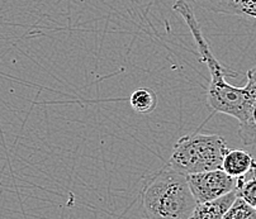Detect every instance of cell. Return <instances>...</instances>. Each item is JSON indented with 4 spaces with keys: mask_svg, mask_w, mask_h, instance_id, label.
Instances as JSON below:
<instances>
[{
    "mask_svg": "<svg viewBox=\"0 0 256 219\" xmlns=\"http://www.w3.org/2000/svg\"><path fill=\"white\" fill-rule=\"evenodd\" d=\"M172 8L186 20L202 57V62H204L210 70V82L207 90L208 106L214 113L234 116L238 123L245 122L256 100V90L248 84L244 88H237L227 82L226 78H237L238 75L216 58L192 6L186 0H176Z\"/></svg>",
    "mask_w": 256,
    "mask_h": 219,
    "instance_id": "1",
    "label": "cell"
},
{
    "mask_svg": "<svg viewBox=\"0 0 256 219\" xmlns=\"http://www.w3.org/2000/svg\"><path fill=\"white\" fill-rule=\"evenodd\" d=\"M140 199L144 219H189L196 206L188 176L168 164L142 178Z\"/></svg>",
    "mask_w": 256,
    "mask_h": 219,
    "instance_id": "2",
    "label": "cell"
},
{
    "mask_svg": "<svg viewBox=\"0 0 256 219\" xmlns=\"http://www.w3.org/2000/svg\"><path fill=\"white\" fill-rule=\"evenodd\" d=\"M228 150L222 136L194 133L184 136L175 144L166 164L186 176L218 170L222 168Z\"/></svg>",
    "mask_w": 256,
    "mask_h": 219,
    "instance_id": "3",
    "label": "cell"
},
{
    "mask_svg": "<svg viewBox=\"0 0 256 219\" xmlns=\"http://www.w3.org/2000/svg\"><path fill=\"white\" fill-rule=\"evenodd\" d=\"M188 182L196 204L214 200L236 189L237 178L222 168L188 175Z\"/></svg>",
    "mask_w": 256,
    "mask_h": 219,
    "instance_id": "4",
    "label": "cell"
},
{
    "mask_svg": "<svg viewBox=\"0 0 256 219\" xmlns=\"http://www.w3.org/2000/svg\"><path fill=\"white\" fill-rule=\"evenodd\" d=\"M199 6L213 13L256 19V0H194ZM248 78L256 80V65L248 71Z\"/></svg>",
    "mask_w": 256,
    "mask_h": 219,
    "instance_id": "5",
    "label": "cell"
},
{
    "mask_svg": "<svg viewBox=\"0 0 256 219\" xmlns=\"http://www.w3.org/2000/svg\"><path fill=\"white\" fill-rule=\"evenodd\" d=\"M222 170L232 178H240L256 171V158L244 150H228L222 162Z\"/></svg>",
    "mask_w": 256,
    "mask_h": 219,
    "instance_id": "6",
    "label": "cell"
},
{
    "mask_svg": "<svg viewBox=\"0 0 256 219\" xmlns=\"http://www.w3.org/2000/svg\"><path fill=\"white\" fill-rule=\"evenodd\" d=\"M237 198V190H232L228 194L220 196L214 200L196 204L193 214L189 219H222L230 206Z\"/></svg>",
    "mask_w": 256,
    "mask_h": 219,
    "instance_id": "7",
    "label": "cell"
},
{
    "mask_svg": "<svg viewBox=\"0 0 256 219\" xmlns=\"http://www.w3.org/2000/svg\"><path fill=\"white\" fill-rule=\"evenodd\" d=\"M130 104L138 114H150L158 106V95L151 88H140L130 96Z\"/></svg>",
    "mask_w": 256,
    "mask_h": 219,
    "instance_id": "8",
    "label": "cell"
},
{
    "mask_svg": "<svg viewBox=\"0 0 256 219\" xmlns=\"http://www.w3.org/2000/svg\"><path fill=\"white\" fill-rule=\"evenodd\" d=\"M237 196L242 198L256 210V171L237 178Z\"/></svg>",
    "mask_w": 256,
    "mask_h": 219,
    "instance_id": "9",
    "label": "cell"
},
{
    "mask_svg": "<svg viewBox=\"0 0 256 219\" xmlns=\"http://www.w3.org/2000/svg\"><path fill=\"white\" fill-rule=\"evenodd\" d=\"M238 137L246 146L256 144V100L248 118L238 126Z\"/></svg>",
    "mask_w": 256,
    "mask_h": 219,
    "instance_id": "10",
    "label": "cell"
},
{
    "mask_svg": "<svg viewBox=\"0 0 256 219\" xmlns=\"http://www.w3.org/2000/svg\"><path fill=\"white\" fill-rule=\"evenodd\" d=\"M222 219H256V210L242 198L237 196Z\"/></svg>",
    "mask_w": 256,
    "mask_h": 219,
    "instance_id": "11",
    "label": "cell"
}]
</instances>
